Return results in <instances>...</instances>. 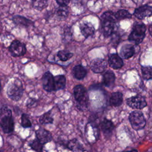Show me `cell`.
I'll return each mask as SVG.
<instances>
[{
  "label": "cell",
  "instance_id": "cell-21",
  "mask_svg": "<svg viewBox=\"0 0 152 152\" xmlns=\"http://www.w3.org/2000/svg\"><path fill=\"white\" fill-rule=\"evenodd\" d=\"M55 91L59 90L65 88L66 85V78L63 75H58L54 77Z\"/></svg>",
  "mask_w": 152,
  "mask_h": 152
},
{
  "label": "cell",
  "instance_id": "cell-7",
  "mask_svg": "<svg viewBox=\"0 0 152 152\" xmlns=\"http://www.w3.org/2000/svg\"><path fill=\"white\" fill-rule=\"evenodd\" d=\"M126 104L130 107L136 109H141L147 106L144 97L141 95H136L127 99Z\"/></svg>",
  "mask_w": 152,
  "mask_h": 152
},
{
  "label": "cell",
  "instance_id": "cell-13",
  "mask_svg": "<svg viewBox=\"0 0 152 152\" xmlns=\"http://www.w3.org/2000/svg\"><path fill=\"white\" fill-rule=\"evenodd\" d=\"M108 63L109 66L113 69L121 68L124 65L123 60L116 53H112L109 55Z\"/></svg>",
  "mask_w": 152,
  "mask_h": 152
},
{
  "label": "cell",
  "instance_id": "cell-34",
  "mask_svg": "<svg viewBox=\"0 0 152 152\" xmlns=\"http://www.w3.org/2000/svg\"><path fill=\"white\" fill-rule=\"evenodd\" d=\"M149 32H150V35L152 36V24H151L150 26H149Z\"/></svg>",
  "mask_w": 152,
  "mask_h": 152
},
{
  "label": "cell",
  "instance_id": "cell-30",
  "mask_svg": "<svg viewBox=\"0 0 152 152\" xmlns=\"http://www.w3.org/2000/svg\"><path fill=\"white\" fill-rule=\"evenodd\" d=\"M62 40L64 42H69L71 40L72 38V33L71 32V30L69 28L66 27L64 28V31L62 34Z\"/></svg>",
  "mask_w": 152,
  "mask_h": 152
},
{
  "label": "cell",
  "instance_id": "cell-31",
  "mask_svg": "<svg viewBox=\"0 0 152 152\" xmlns=\"http://www.w3.org/2000/svg\"><path fill=\"white\" fill-rule=\"evenodd\" d=\"M21 124L24 128H28L31 126V123L28 118V116L27 114L23 113L22 115Z\"/></svg>",
  "mask_w": 152,
  "mask_h": 152
},
{
  "label": "cell",
  "instance_id": "cell-26",
  "mask_svg": "<svg viewBox=\"0 0 152 152\" xmlns=\"http://www.w3.org/2000/svg\"><path fill=\"white\" fill-rule=\"evenodd\" d=\"M73 56V53L71 52H69V51L63 50H59L57 53V56L61 60V61H66L68 59H69L72 56Z\"/></svg>",
  "mask_w": 152,
  "mask_h": 152
},
{
  "label": "cell",
  "instance_id": "cell-5",
  "mask_svg": "<svg viewBox=\"0 0 152 152\" xmlns=\"http://www.w3.org/2000/svg\"><path fill=\"white\" fill-rule=\"evenodd\" d=\"M129 122L134 129L138 131L145 127L146 121L143 113L138 110L132 112L129 115Z\"/></svg>",
  "mask_w": 152,
  "mask_h": 152
},
{
  "label": "cell",
  "instance_id": "cell-18",
  "mask_svg": "<svg viewBox=\"0 0 152 152\" xmlns=\"http://www.w3.org/2000/svg\"><path fill=\"white\" fill-rule=\"evenodd\" d=\"M110 104L114 107H118L122 104L123 102V95L122 93L116 91L112 94L110 100Z\"/></svg>",
  "mask_w": 152,
  "mask_h": 152
},
{
  "label": "cell",
  "instance_id": "cell-32",
  "mask_svg": "<svg viewBox=\"0 0 152 152\" xmlns=\"http://www.w3.org/2000/svg\"><path fill=\"white\" fill-rule=\"evenodd\" d=\"M111 39H110V42L112 45L113 46H116L121 41V36L120 34L117 33V32H114L111 36Z\"/></svg>",
  "mask_w": 152,
  "mask_h": 152
},
{
  "label": "cell",
  "instance_id": "cell-10",
  "mask_svg": "<svg viewBox=\"0 0 152 152\" xmlns=\"http://www.w3.org/2000/svg\"><path fill=\"white\" fill-rule=\"evenodd\" d=\"M107 66V62L102 58H96L91 61L90 68L94 73L103 72Z\"/></svg>",
  "mask_w": 152,
  "mask_h": 152
},
{
  "label": "cell",
  "instance_id": "cell-17",
  "mask_svg": "<svg viewBox=\"0 0 152 152\" xmlns=\"http://www.w3.org/2000/svg\"><path fill=\"white\" fill-rule=\"evenodd\" d=\"M72 74L75 78L77 80H82L86 77L87 70L81 65H77L73 68Z\"/></svg>",
  "mask_w": 152,
  "mask_h": 152
},
{
  "label": "cell",
  "instance_id": "cell-19",
  "mask_svg": "<svg viewBox=\"0 0 152 152\" xmlns=\"http://www.w3.org/2000/svg\"><path fill=\"white\" fill-rule=\"evenodd\" d=\"M100 128L103 132L106 135L110 134L114 129V125L113 122L107 119H104L100 124Z\"/></svg>",
  "mask_w": 152,
  "mask_h": 152
},
{
  "label": "cell",
  "instance_id": "cell-1",
  "mask_svg": "<svg viewBox=\"0 0 152 152\" xmlns=\"http://www.w3.org/2000/svg\"><path fill=\"white\" fill-rule=\"evenodd\" d=\"M117 19L115 13L111 11L104 12L101 16L102 31L106 37L110 36L114 32Z\"/></svg>",
  "mask_w": 152,
  "mask_h": 152
},
{
  "label": "cell",
  "instance_id": "cell-27",
  "mask_svg": "<svg viewBox=\"0 0 152 152\" xmlns=\"http://www.w3.org/2000/svg\"><path fill=\"white\" fill-rule=\"evenodd\" d=\"M141 72L143 78L145 80L152 79V66H144L141 67Z\"/></svg>",
  "mask_w": 152,
  "mask_h": 152
},
{
  "label": "cell",
  "instance_id": "cell-2",
  "mask_svg": "<svg viewBox=\"0 0 152 152\" xmlns=\"http://www.w3.org/2000/svg\"><path fill=\"white\" fill-rule=\"evenodd\" d=\"M0 125L4 133H10L14 129V122L11 110L6 106L1 107Z\"/></svg>",
  "mask_w": 152,
  "mask_h": 152
},
{
  "label": "cell",
  "instance_id": "cell-4",
  "mask_svg": "<svg viewBox=\"0 0 152 152\" xmlns=\"http://www.w3.org/2000/svg\"><path fill=\"white\" fill-rule=\"evenodd\" d=\"M146 27L143 23L135 24L128 37L129 41L138 45L141 43L145 35Z\"/></svg>",
  "mask_w": 152,
  "mask_h": 152
},
{
  "label": "cell",
  "instance_id": "cell-11",
  "mask_svg": "<svg viewBox=\"0 0 152 152\" xmlns=\"http://www.w3.org/2000/svg\"><path fill=\"white\" fill-rule=\"evenodd\" d=\"M134 15L137 18L142 20L147 17L152 15V7L147 5L141 6L136 8L134 11Z\"/></svg>",
  "mask_w": 152,
  "mask_h": 152
},
{
  "label": "cell",
  "instance_id": "cell-20",
  "mask_svg": "<svg viewBox=\"0 0 152 152\" xmlns=\"http://www.w3.org/2000/svg\"><path fill=\"white\" fill-rule=\"evenodd\" d=\"M12 20L15 24L25 27H29L30 26H33L34 24L31 20L20 15H15L12 17Z\"/></svg>",
  "mask_w": 152,
  "mask_h": 152
},
{
  "label": "cell",
  "instance_id": "cell-16",
  "mask_svg": "<svg viewBox=\"0 0 152 152\" xmlns=\"http://www.w3.org/2000/svg\"><path fill=\"white\" fill-rule=\"evenodd\" d=\"M135 52V50L133 45L130 44H126L121 48L120 50V55L124 59H129L134 55Z\"/></svg>",
  "mask_w": 152,
  "mask_h": 152
},
{
  "label": "cell",
  "instance_id": "cell-24",
  "mask_svg": "<svg viewBox=\"0 0 152 152\" xmlns=\"http://www.w3.org/2000/svg\"><path fill=\"white\" fill-rule=\"evenodd\" d=\"M53 119L51 116V112L49 111L43 113L39 118V122L41 124H52Z\"/></svg>",
  "mask_w": 152,
  "mask_h": 152
},
{
  "label": "cell",
  "instance_id": "cell-8",
  "mask_svg": "<svg viewBox=\"0 0 152 152\" xmlns=\"http://www.w3.org/2000/svg\"><path fill=\"white\" fill-rule=\"evenodd\" d=\"M9 50L13 56H21L26 53V48L24 43L19 40H15L11 43Z\"/></svg>",
  "mask_w": 152,
  "mask_h": 152
},
{
  "label": "cell",
  "instance_id": "cell-15",
  "mask_svg": "<svg viewBox=\"0 0 152 152\" xmlns=\"http://www.w3.org/2000/svg\"><path fill=\"white\" fill-rule=\"evenodd\" d=\"M115 74L110 70H107L103 75L102 83L103 84L109 88H112L115 83Z\"/></svg>",
  "mask_w": 152,
  "mask_h": 152
},
{
  "label": "cell",
  "instance_id": "cell-28",
  "mask_svg": "<svg viewBox=\"0 0 152 152\" xmlns=\"http://www.w3.org/2000/svg\"><path fill=\"white\" fill-rule=\"evenodd\" d=\"M56 15L61 18H66L69 14V8L68 6H61L56 10Z\"/></svg>",
  "mask_w": 152,
  "mask_h": 152
},
{
  "label": "cell",
  "instance_id": "cell-35",
  "mask_svg": "<svg viewBox=\"0 0 152 152\" xmlns=\"http://www.w3.org/2000/svg\"><path fill=\"white\" fill-rule=\"evenodd\" d=\"M124 152H138V151L136 149H133V150L126 151H124Z\"/></svg>",
  "mask_w": 152,
  "mask_h": 152
},
{
  "label": "cell",
  "instance_id": "cell-25",
  "mask_svg": "<svg viewBox=\"0 0 152 152\" xmlns=\"http://www.w3.org/2000/svg\"><path fill=\"white\" fill-rule=\"evenodd\" d=\"M117 20H121L125 18H130L132 15L126 10H119L115 13Z\"/></svg>",
  "mask_w": 152,
  "mask_h": 152
},
{
  "label": "cell",
  "instance_id": "cell-14",
  "mask_svg": "<svg viewBox=\"0 0 152 152\" xmlns=\"http://www.w3.org/2000/svg\"><path fill=\"white\" fill-rule=\"evenodd\" d=\"M80 29L82 34L86 39L94 34L95 28L94 26L89 22H84L80 25Z\"/></svg>",
  "mask_w": 152,
  "mask_h": 152
},
{
  "label": "cell",
  "instance_id": "cell-12",
  "mask_svg": "<svg viewBox=\"0 0 152 152\" xmlns=\"http://www.w3.org/2000/svg\"><path fill=\"white\" fill-rule=\"evenodd\" d=\"M36 138L43 144L51 141L52 140V136L50 132L43 128H39L36 131Z\"/></svg>",
  "mask_w": 152,
  "mask_h": 152
},
{
  "label": "cell",
  "instance_id": "cell-22",
  "mask_svg": "<svg viewBox=\"0 0 152 152\" xmlns=\"http://www.w3.org/2000/svg\"><path fill=\"white\" fill-rule=\"evenodd\" d=\"M67 147L72 152H83L84 151L82 145L77 139H73L68 142Z\"/></svg>",
  "mask_w": 152,
  "mask_h": 152
},
{
  "label": "cell",
  "instance_id": "cell-6",
  "mask_svg": "<svg viewBox=\"0 0 152 152\" xmlns=\"http://www.w3.org/2000/svg\"><path fill=\"white\" fill-rule=\"evenodd\" d=\"M74 96L75 100L82 107H86L88 96L86 88L82 85H77L74 88Z\"/></svg>",
  "mask_w": 152,
  "mask_h": 152
},
{
  "label": "cell",
  "instance_id": "cell-29",
  "mask_svg": "<svg viewBox=\"0 0 152 152\" xmlns=\"http://www.w3.org/2000/svg\"><path fill=\"white\" fill-rule=\"evenodd\" d=\"M43 144L37 138L34 140L29 145L30 147L36 152H42L43 150Z\"/></svg>",
  "mask_w": 152,
  "mask_h": 152
},
{
  "label": "cell",
  "instance_id": "cell-23",
  "mask_svg": "<svg viewBox=\"0 0 152 152\" xmlns=\"http://www.w3.org/2000/svg\"><path fill=\"white\" fill-rule=\"evenodd\" d=\"M49 1V0H32L31 2L33 7L35 9L40 11L48 5Z\"/></svg>",
  "mask_w": 152,
  "mask_h": 152
},
{
  "label": "cell",
  "instance_id": "cell-33",
  "mask_svg": "<svg viewBox=\"0 0 152 152\" xmlns=\"http://www.w3.org/2000/svg\"><path fill=\"white\" fill-rule=\"evenodd\" d=\"M56 2L61 6H67L69 3L70 0H56Z\"/></svg>",
  "mask_w": 152,
  "mask_h": 152
},
{
  "label": "cell",
  "instance_id": "cell-9",
  "mask_svg": "<svg viewBox=\"0 0 152 152\" xmlns=\"http://www.w3.org/2000/svg\"><path fill=\"white\" fill-rule=\"evenodd\" d=\"M42 85L45 90L48 92L55 91L54 77L50 72H46L42 76Z\"/></svg>",
  "mask_w": 152,
  "mask_h": 152
},
{
  "label": "cell",
  "instance_id": "cell-3",
  "mask_svg": "<svg viewBox=\"0 0 152 152\" xmlns=\"http://www.w3.org/2000/svg\"><path fill=\"white\" fill-rule=\"evenodd\" d=\"M7 93L8 97L12 100H19L23 94V87L21 81L18 78L11 81L7 87Z\"/></svg>",
  "mask_w": 152,
  "mask_h": 152
}]
</instances>
